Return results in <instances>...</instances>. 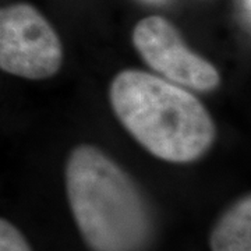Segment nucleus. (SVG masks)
<instances>
[{
	"instance_id": "nucleus-2",
	"label": "nucleus",
	"mask_w": 251,
	"mask_h": 251,
	"mask_svg": "<svg viewBox=\"0 0 251 251\" xmlns=\"http://www.w3.org/2000/svg\"><path fill=\"white\" fill-rule=\"evenodd\" d=\"M66 190L81 236L92 251H141L152 222L141 191L97 147L80 145L67 161Z\"/></svg>"
},
{
	"instance_id": "nucleus-4",
	"label": "nucleus",
	"mask_w": 251,
	"mask_h": 251,
	"mask_svg": "<svg viewBox=\"0 0 251 251\" xmlns=\"http://www.w3.org/2000/svg\"><path fill=\"white\" fill-rule=\"evenodd\" d=\"M133 44L144 62L173 84L197 91L215 90L221 84L218 70L188 49L166 18H143L133 31Z\"/></svg>"
},
{
	"instance_id": "nucleus-7",
	"label": "nucleus",
	"mask_w": 251,
	"mask_h": 251,
	"mask_svg": "<svg viewBox=\"0 0 251 251\" xmlns=\"http://www.w3.org/2000/svg\"><path fill=\"white\" fill-rule=\"evenodd\" d=\"M144 3H148V4H156V6H161V4H165L168 3L169 0H141Z\"/></svg>"
},
{
	"instance_id": "nucleus-5",
	"label": "nucleus",
	"mask_w": 251,
	"mask_h": 251,
	"mask_svg": "<svg viewBox=\"0 0 251 251\" xmlns=\"http://www.w3.org/2000/svg\"><path fill=\"white\" fill-rule=\"evenodd\" d=\"M211 251H251V198L243 197L215 225Z\"/></svg>"
},
{
	"instance_id": "nucleus-1",
	"label": "nucleus",
	"mask_w": 251,
	"mask_h": 251,
	"mask_svg": "<svg viewBox=\"0 0 251 251\" xmlns=\"http://www.w3.org/2000/svg\"><path fill=\"white\" fill-rule=\"evenodd\" d=\"M110 103L126 130L159 159L196 161L214 143L215 126L205 106L183 87L150 73H119Z\"/></svg>"
},
{
	"instance_id": "nucleus-6",
	"label": "nucleus",
	"mask_w": 251,
	"mask_h": 251,
	"mask_svg": "<svg viewBox=\"0 0 251 251\" xmlns=\"http://www.w3.org/2000/svg\"><path fill=\"white\" fill-rule=\"evenodd\" d=\"M0 251H32L23 233L3 218H0Z\"/></svg>"
},
{
	"instance_id": "nucleus-3",
	"label": "nucleus",
	"mask_w": 251,
	"mask_h": 251,
	"mask_svg": "<svg viewBox=\"0 0 251 251\" xmlns=\"http://www.w3.org/2000/svg\"><path fill=\"white\" fill-rule=\"evenodd\" d=\"M63 46L46 18L25 3L0 7V69L45 80L62 67Z\"/></svg>"
}]
</instances>
